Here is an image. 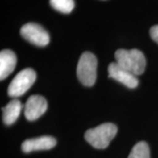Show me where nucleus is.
<instances>
[{"label": "nucleus", "instance_id": "f257e3e1", "mask_svg": "<svg viewBox=\"0 0 158 158\" xmlns=\"http://www.w3.org/2000/svg\"><path fill=\"white\" fill-rule=\"evenodd\" d=\"M116 62L122 68L127 69L135 76L144 72L146 68V58L139 49H118L115 52Z\"/></svg>", "mask_w": 158, "mask_h": 158}, {"label": "nucleus", "instance_id": "f03ea898", "mask_svg": "<svg viewBox=\"0 0 158 158\" xmlns=\"http://www.w3.org/2000/svg\"><path fill=\"white\" fill-rule=\"evenodd\" d=\"M117 127L113 123H104L85 132V138L92 147L103 149L109 146L111 141L116 136Z\"/></svg>", "mask_w": 158, "mask_h": 158}, {"label": "nucleus", "instance_id": "7ed1b4c3", "mask_svg": "<svg viewBox=\"0 0 158 158\" xmlns=\"http://www.w3.org/2000/svg\"><path fill=\"white\" fill-rule=\"evenodd\" d=\"M98 61L90 52H85L79 58L77 75L79 81L85 86H92L97 79Z\"/></svg>", "mask_w": 158, "mask_h": 158}, {"label": "nucleus", "instance_id": "20e7f679", "mask_svg": "<svg viewBox=\"0 0 158 158\" xmlns=\"http://www.w3.org/2000/svg\"><path fill=\"white\" fill-rule=\"evenodd\" d=\"M36 80V73L32 69L19 71L12 79L8 87V95L12 98L22 96L32 87Z\"/></svg>", "mask_w": 158, "mask_h": 158}, {"label": "nucleus", "instance_id": "39448f33", "mask_svg": "<svg viewBox=\"0 0 158 158\" xmlns=\"http://www.w3.org/2000/svg\"><path fill=\"white\" fill-rule=\"evenodd\" d=\"M20 34L26 40L38 47H45L50 40L48 33L40 25L36 23L25 24L20 29Z\"/></svg>", "mask_w": 158, "mask_h": 158}, {"label": "nucleus", "instance_id": "423d86ee", "mask_svg": "<svg viewBox=\"0 0 158 158\" xmlns=\"http://www.w3.org/2000/svg\"><path fill=\"white\" fill-rule=\"evenodd\" d=\"M108 76L130 89L136 88L139 81L135 75L119 66L117 62H112L108 66Z\"/></svg>", "mask_w": 158, "mask_h": 158}, {"label": "nucleus", "instance_id": "0eeeda50", "mask_svg": "<svg viewBox=\"0 0 158 158\" xmlns=\"http://www.w3.org/2000/svg\"><path fill=\"white\" fill-rule=\"evenodd\" d=\"M47 109L48 103L45 98L40 95H32L25 105V117L27 120L33 121L44 114Z\"/></svg>", "mask_w": 158, "mask_h": 158}, {"label": "nucleus", "instance_id": "6e6552de", "mask_svg": "<svg viewBox=\"0 0 158 158\" xmlns=\"http://www.w3.org/2000/svg\"><path fill=\"white\" fill-rule=\"evenodd\" d=\"M56 145V140L52 136H41L23 141L21 148L24 153H30L38 150L51 149Z\"/></svg>", "mask_w": 158, "mask_h": 158}, {"label": "nucleus", "instance_id": "1a4fd4ad", "mask_svg": "<svg viewBox=\"0 0 158 158\" xmlns=\"http://www.w3.org/2000/svg\"><path fill=\"white\" fill-rule=\"evenodd\" d=\"M17 63V57L13 51L5 49L0 52V79L4 80L11 75Z\"/></svg>", "mask_w": 158, "mask_h": 158}, {"label": "nucleus", "instance_id": "9d476101", "mask_svg": "<svg viewBox=\"0 0 158 158\" xmlns=\"http://www.w3.org/2000/svg\"><path fill=\"white\" fill-rule=\"evenodd\" d=\"M22 105L19 99H12L3 108V120L6 125L13 124L19 118Z\"/></svg>", "mask_w": 158, "mask_h": 158}, {"label": "nucleus", "instance_id": "9b49d317", "mask_svg": "<svg viewBox=\"0 0 158 158\" xmlns=\"http://www.w3.org/2000/svg\"><path fill=\"white\" fill-rule=\"evenodd\" d=\"M127 158H150L149 147L147 142L140 141L136 143Z\"/></svg>", "mask_w": 158, "mask_h": 158}, {"label": "nucleus", "instance_id": "f8f14e48", "mask_svg": "<svg viewBox=\"0 0 158 158\" xmlns=\"http://www.w3.org/2000/svg\"><path fill=\"white\" fill-rule=\"evenodd\" d=\"M50 5L55 10L68 14L73 11L75 2L74 0H50Z\"/></svg>", "mask_w": 158, "mask_h": 158}, {"label": "nucleus", "instance_id": "ddd939ff", "mask_svg": "<svg viewBox=\"0 0 158 158\" xmlns=\"http://www.w3.org/2000/svg\"><path fill=\"white\" fill-rule=\"evenodd\" d=\"M149 34H150V37L152 38L153 40L156 41L158 44V25L154 26L150 28Z\"/></svg>", "mask_w": 158, "mask_h": 158}]
</instances>
